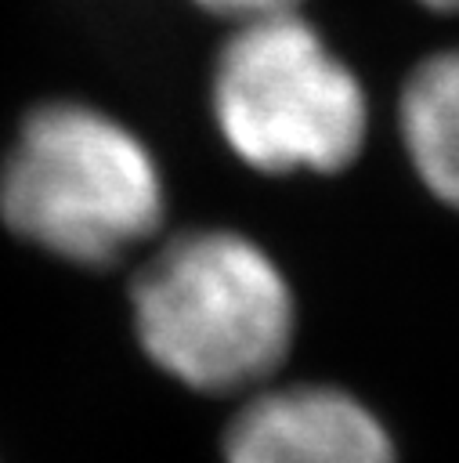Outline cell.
<instances>
[{
  "instance_id": "obj_1",
  "label": "cell",
  "mask_w": 459,
  "mask_h": 463,
  "mask_svg": "<svg viewBox=\"0 0 459 463\" xmlns=\"http://www.w3.org/2000/svg\"><path fill=\"white\" fill-rule=\"evenodd\" d=\"M163 170L112 112L54 98L33 105L0 159V221L22 242L80 268H112L155 239Z\"/></svg>"
},
{
  "instance_id": "obj_2",
  "label": "cell",
  "mask_w": 459,
  "mask_h": 463,
  "mask_svg": "<svg viewBox=\"0 0 459 463\" xmlns=\"http://www.w3.org/2000/svg\"><path fill=\"white\" fill-rule=\"evenodd\" d=\"M141 351L202 394L264 387L293 347L296 307L286 275L231 228H188L159 242L130 282Z\"/></svg>"
},
{
  "instance_id": "obj_3",
  "label": "cell",
  "mask_w": 459,
  "mask_h": 463,
  "mask_svg": "<svg viewBox=\"0 0 459 463\" xmlns=\"http://www.w3.org/2000/svg\"><path fill=\"white\" fill-rule=\"evenodd\" d=\"M210 105L228 148L260 174H336L369 130L361 80L296 11L235 25L213 61Z\"/></svg>"
},
{
  "instance_id": "obj_4",
  "label": "cell",
  "mask_w": 459,
  "mask_h": 463,
  "mask_svg": "<svg viewBox=\"0 0 459 463\" xmlns=\"http://www.w3.org/2000/svg\"><path fill=\"white\" fill-rule=\"evenodd\" d=\"M224 463H398L379 416L329 383L257 387L224 430Z\"/></svg>"
},
{
  "instance_id": "obj_5",
  "label": "cell",
  "mask_w": 459,
  "mask_h": 463,
  "mask_svg": "<svg viewBox=\"0 0 459 463\" xmlns=\"http://www.w3.org/2000/svg\"><path fill=\"white\" fill-rule=\"evenodd\" d=\"M398 127L419 181L459 210V47L430 54L408 72Z\"/></svg>"
},
{
  "instance_id": "obj_6",
  "label": "cell",
  "mask_w": 459,
  "mask_h": 463,
  "mask_svg": "<svg viewBox=\"0 0 459 463\" xmlns=\"http://www.w3.org/2000/svg\"><path fill=\"white\" fill-rule=\"evenodd\" d=\"M210 14L220 18H235V22H249V18H264V14H282V11H296V0H192Z\"/></svg>"
},
{
  "instance_id": "obj_7",
  "label": "cell",
  "mask_w": 459,
  "mask_h": 463,
  "mask_svg": "<svg viewBox=\"0 0 459 463\" xmlns=\"http://www.w3.org/2000/svg\"><path fill=\"white\" fill-rule=\"evenodd\" d=\"M423 4L434 11H445V14H459V0H423Z\"/></svg>"
}]
</instances>
